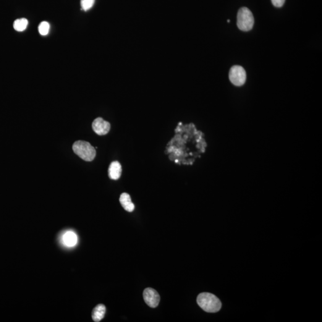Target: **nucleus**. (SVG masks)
Returning <instances> with one entry per match:
<instances>
[{
    "label": "nucleus",
    "mask_w": 322,
    "mask_h": 322,
    "mask_svg": "<svg viewBox=\"0 0 322 322\" xmlns=\"http://www.w3.org/2000/svg\"><path fill=\"white\" fill-rule=\"evenodd\" d=\"M50 30V24L48 22L44 21L42 22L38 27L39 33L42 35H47L49 34Z\"/></svg>",
    "instance_id": "f8f14e48"
},
{
    "label": "nucleus",
    "mask_w": 322,
    "mask_h": 322,
    "mask_svg": "<svg viewBox=\"0 0 322 322\" xmlns=\"http://www.w3.org/2000/svg\"><path fill=\"white\" fill-rule=\"evenodd\" d=\"M229 77L233 85L239 87L244 85L247 80L244 68L238 65H235L230 69Z\"/></svg>",
    "instance_id": "20e7f679"
},
{
    "label": "nucleus",
    "mask_w": 322,
    "mask_h": 322,
    "mask_svg": "<svg viewBox=\"0 0 322 322\" xmlns=\"http://www.w3.org/2000/svg\"><path fill=\"white\" fill-rule=\"evenodd\" d=\"M122 173V167L119 161L112 162L110 164L108 169V175L110 179L114 180H119Z\"/></svg>",
    "instance_id": "0eeeda50"
},
{
    "label": "nucleus",
    "mask_w": 322,
    "mask_h": 322,
    "mask_svg": "<svg viewBox=\"0 0 322 322\" xmlns=\"http://www.w3.org/2000/svg\"><path fill=\"white\" fill-rule=\"evenodd\" d=\"M95 0H81V6L82 10L87 11L92 8Z\"/></svg>",
    "instance_id": "ddd939ff"
},
{
    "label": "nucleus",
    "mask_w": 322,
    "mask_h": 322,
    "mask_svg": "<svg viewBox=\"0 0 322 322\" xmlns=\"http://www.w3.org/2000/svg\"><path fill=\"white\" fill-rule=\"evenodd\" d=\"M272 4L276 7H281L284 4L285 0H271Z\"/></svg>",
    "instance_id": "4468645a"
},
{
    "label": "nucleus",
    "mask_w": 322,
    "mask_h": 322,
    "mask_svg": "<svg viewBox=\"0 0 322 322\" xmlns=\"http://www.w3.org/2000/svg\"><path fill=\"white\" fill-rule=\"evenodd\" d=\"M119 201L125 210L130 212V213L134 211L135 206L134 203L132 202V199L129 194L127 193H122L120 196Z\"/></svg>",
    "instance_id": "1a4fd4ad"
},
{
    "label": "nucleus",
    "mask_w": 322,
    "mask_h": 322,
    "mask_svg": "<svg viewBox=\"0 0 322 322\" xmlns=\"http://www.w3.org/2000/svg\"><path fill=\"white\" fill-rule=\"evenodd\" d=\"M230 20H227V22L230 23Z\"/></svg>",
    "instance_id": "2eb2a0df"
},
{
    "label": "nucleus",
    "mask_w": 322,
    "mask_h": 322,
    "mask_svg": "<svg viewBox=\"0 0 322 322\" xmlns=\"http://www.w3.org/2000/svg\"><path fill=\"white\" fill-rule=\"evenodd\" d=\"M197 303L203 310L208 313L218 312L221 308L220 301L211 293H201L198 295Z\"/></svg>",
    "instance_id": "f257e3e1"
},
{
    "label": "nucleus",
    "mask_w": 322,
    "mask_h": 322,
    "mask_svg": "<svg viewBox=\"0 0 322 322\" xmlns=\"http://www.w3.org/2000/svg\"><path fill=\"white\" fill-rule=\"evenodd\" d=\"M62 241L68 247H74L78 242V237L74 232L68 231L63 236Z\"/></svg>",
    "instance_id": "6e6552de"
},
{
    "label": "nucleus",
    "mask_w": 322,
    "mask_h": 322,
    "mask_svg": "<svg viewBox=\"0 0 322 322\" xmlns=\"http://www.w3.org/2000/svg\"><path fill=\"white\" fill-rule=\"evenodd\" d=\"M106 313V307L103 305H99L93 309L92 319L93 321L99 322L103 319Z\"/></svg>",
    "instance_id": "9d476101"
},
{
    "label": "nucleus",
    "mask_w": 322,
    "mask_h": 322,
    "mask_svg": "<svg viewBox=\"0 0 322 322\" xmlns=\"http://www.w3.org/2000/svg\"><path fill=\"white\" fill-rule=\"evenodd\" d=\"M74 153L83 160L90 162L94 160L96 155V151L93 146L87 141L79 140L75 141L72 146Z\"/></svg>",
    "instance_id": "f03ea898"
},
{
    "label": "nucleus",
    "mask_w": 322,
    "mask_h": 322,
    "mask_svg": "<svg viewBox=\"0 0 322 322\" xmlns=\"http://www.w3.org/2000/svg\"><path fill=\"white\" fill-rule=\"evenodd\" d=\"M28 24V21L25 18L16 20L14 23V27L16 31L22 32L26 30Z\"/></svg>",
    "instance_id": "9b49d317"
},
{
    "label": "nucleus",
    "mask_w": 322,
    "mask_h": 322,
    "mask_svg": "<svg viewBox=\"0 0 322 322\" xmlns=\"http://www.w3.org/2000/svg\"><path fill=\"white\" fill-rule=\"evenodd\" d=\"M254 24V18L251 10L247 7H242L237 13V25L240 30L249 31L252 30Z\"/></svg>",
    "instance_id": "7ed1b4c3"
},
{
    "label": "nucleus",
    "mask_w": 322,
    "mask_h": 322,
    "mask_svg": "<svg viewBox=\"0 0 322 322\" xmlns=\"http://www.w3.org/2000/svg\"><path fill=\"white\" fill-rule=\"evenodd\" d=\"M143 298L149 307L155 308L160 302V296L155 290L148 288L144 290Z\"/></svg>",
    "instance_id": "39448f33"
},
{
    "label": "nucleus",
    "mask_w": 322,
    "mask_h": 322,
    "mask_svg": "<svg viewBox=\"0 0 322 322\" xmlns=\"http://www.w3.org/2000/svg\"><path fill=\"white\" fill-rule=\"evenodd\" d=\"M93 130L97 135H106L111 129V124L109 122L104 121L102 118H98L93 122Z\"/></svg>",
    "instance_id": "423d86ee"
}]
</instances>
